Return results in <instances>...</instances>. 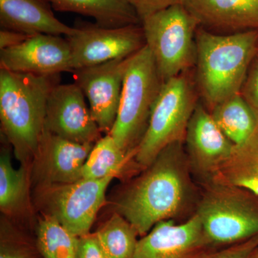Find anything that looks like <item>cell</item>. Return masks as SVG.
Segmentation results:
<instances>
[{
  "mask_svg": "<svg viewBox=\"0 0 258 258\" xmlns=\"http://www.w3.org/2000/svg\"><path fill=\"white\" fill-rule=\"evenodd\" d=\"M183 144L164 148L115 204L116 212L139 235L143 237L159 222L171 220L189 201L191 170Z\"/></svg>",
  "mask_w": 258,
  "mask_h": 258,
  "instance_id": "6da1fadb",
  "label": "cell"
},
{
  "mask_svg": "<svg viewBox=\"0 0 258 258\" xmlns=\"http://www.w3.org/2000/svg\"><path fill=\"white\" fill-rule=\"evenodd\" d=\"M2 29L36 35H64L71 37L77 32L56 18L42 0H0Z\"/></svg>",
  "mask_w": 258,
  "mask_h": 258,
  "instance_id": "e0dca14e",
  "label": "cell"
},
{
  "mask_svg": "<svg viewBox=\"0 0 258 258\" xmlns=\"http://www.w3.org/2000/svg\"><path fill=\"white\" fill-rule=\"evenodd\" d=\"M116 175L103 179H81L70 184L40 185L47 214L55 217L76 237L90 233L97 214L105 203L106 191Z\"/></svg>",
  "mask_w": 258,
  "mask_h": 258,
  "instance_id": "ba28073f",
  "label": "cell"
},
{
  "mask_svg": "<svg viewBox=\"0 0 258 258\" xmlns=\"http://www.w3.org/2000/svg\"><path fill=\"white\" fill-rule=\"evenodd\" d=\"M32 35H26L22 32L1 29L0 31V50L16 46L28 40Z\"/></svg>",
  "mask_w": 258,
  "mask_h": 258,
  "instance_id": "f546056e",
  "label": "cell"
},
{
  "mask_svg": "<svg viewBox=\"0 0 258 258\" xmlns=\"http://www.w3.org/2000/svg\"><path fill=\"white\" fill-rule=\"evenodd\" d=\"M95 144H79L45 128L35 159L41 185L70 184L82 179V170Z\"/></svg>",
  "mask_w": 258,
  "mask_h": 258,
  "instance_id": "9a60e30c",
  "label": "cell"
},
{
  "mask_svg": "<svg viewBox=\"0 0 258 258\" xmlns=\"http://www.w3.org/2000/svg\"><path fill=\"white\" fill-rule=\"evenodd\" d=\"M76 28L74 35L66 37L72 54L73 71L127 58L147 45L142 25L106 28L83 24Z\"/></svg>",
  "mask_w": 258,
  "mask_h": 258,
  "instance_id": "9c48e42d",
  "label": "cell"
},
{
  "mask_svg": "<svg viewBox=\"0 0 258 258\" xmlns=\"http://www.w3.org/2000/svg\"><path fill=\"white\" fill-rule=\"evenodd\" d=\"M27 165L15 169L9 149H2L0 156V209L7 215L23 211L28 201V171Z\"/></svg>",
  "mask_w": 258,
  "mask_h": 258,
  "instance_id": "44dd1931",
  "label": "cell"
},
{
  "mask_svg": "<svg viewBox=\"0 0 258 258\" xmlns=\"http://www.w3.org/2000/svg\"><path fill=\"white\" fill-rule=\"evenodd\" d=\"M76 258H107L96 234L89 233L79 237Z\"/></svg>",
  "mask_w": 258,
  "mask_h": 258,
  "instance_id": "f1b7e54d",
  "label": "cell"
},
{
  "mask_svg": "<svg viewBox=\"0 0 258 258\" xmlns=\"http://www.w3.org/2000/svg\"><path fill=\"white\" fill-rule=\"evenodd\" d=\"M142 25L146 43L163 83L195 66L199 25L181 3L150 15L144 19Z\"/></svg>",
  "mask_w": 258,
  "mask_h": 258,
  "instance_id": "52a82bcc",
  "label": "cell"
},
{
  "mask_svg": "<svg viewBox=\"0 0 258 258\" xmlns=\"http://www.w3.org/2000/svg\"><path fill=\"white\" fill-rule=\"evenodd\" d=\"M45 128L79 144H96L103 137L84 93L76 83H59L52 90L47 99Z\"/></svg>",
  "mask_w": 258,
  "mask_h": 258,
  "instance_id": "8fae6325",
  "label": "cell"
},
{
  "mask_svg": "<svg viewBox=\"0 0 258 258\" xmlns=\"http://www.w3.org/2000/svg\"><path fill=\"white\" fill-rule=\"evenodd\" d=\"M203 185L195 213L212 245H231L258 235V197L231 185Z\"/></svg>",
  "mask_w": 258,
  "mask_h": 258,
  "instance_id": "5b68a950",
  "label": "cell"
},
{
  "mask_svg": "<svg viewBox=\"0 0 258 258\" xmlns=\"http://www.w3.org/2000/svg\"><path fill=\"white\" fill-rule=\"evenodd\" d=\"M199 27L230 33L258 30V0H179Z\"/></svg>",
  "mask_w": 258,
  "mask_h": 258,
  "instance_id": "2e32d148",
  "label": "cell"
},
{
  "mask_svg": "<svg viewBox=\"0 0 258 258\" xmlns=\"http://www.w3.org/2000/svg\"><path fill=\"white\" fill-rule=\"evenodd\" d=\"M210 181L241 188L258 197V130L247 142L235 146Z\"/></svg>",
  "mask_w": 258,
  "mask_h": 258,
  "instance_id": "d6986e66",
  "label": "cell"
},
{
  "mask_svg": "<svg viewBox=\"0 0 258 258\" xmlns=\"http://www.w3.org/2000/svg\"><path fill=\"white\" fill-rule=\"evenodd\" d=\"M128 57L72 72L74 83L87 98L93 119L105 135L110 134L116 118Z\"/></svg>",
  "mask_w": 258,
  "mask_h": 258,
  "instance_id": "4fadbf2b",
  "label": "cell"
},
{
  "mask_svg": "<svg viewBox=\"0 0 258 258\" xmlns=\"http://www.w3.org/2000/svg\"><path fill=\"white\" fill-rule=\"evenodd\" d=\"M210 113L235 147L247 142L258 130L257 117L241 93L222 102Z\"/></svg>",
  "mask_w": 258,
  "mask_h": 258,
  "instance_id": "ffe728a7",
  "label": "cell"
},
{
  "mask_svg": "<svg viewBox=\"0 0 258 258\" xmlns=\"http://www.w3.org/2000/svg\"><path fill=\"white\" fill-rule=\"evenodd\" d=\"M184 142L190 170L203 184L211 181L235 148L208 108L199 103L190 118Z\"/></svg>",
  "mask_w": 258,
  "mask_h": 258,
  "instance_id": "7c38bea8",
  "label": "cell"
},
{
  "mask_svg": "<svg viewBox=\"0 0 258 258\" xmlns=\"http://www.w3.org/2000/svg\"><path fill=\"white\" fill-rule=\"evenodd\" d=\"M257 248L258 235L216 250L210 258H252Z\"/></svg>",
  "mask_w": 258,
  "mask_h": 258,
  "instance_id": "4316f807",
  "label": "cell"
},
{
  "mask_svg": "<svg viewBox=\"0 0 258 258\" xmlns=\"http://www.w3.org/2000/svg\"><path fill=\"white\" fill-rule=\"evenodd\" d=\"M95 234L107 258H134L138 233L118 212H114Z\"/></svg>",
  "mask_w": 258,
  "mask_h": 258,
  "instance_id": "603a6c76",
  "label": "cell"
},
{
  "mask_svg": "<svg viewBox=\"0 0 258 258\" xmlns=\"http://www.w3.org/2000/svg\"><path fill=\"white\" fill-rule=\"evenodd\" d=\"M240 93L258 120V53L251 64Z\"/></svg>",
  "mask_w": 258,
  "mask_h": 258,
  "instance_id": "484cf974",
  "label": "cell"
},
{
  "mask_svg": "<svg viewBox=\"0 0 258 258\" xmlns=\"http://www.w3.org/2000/svg\"><path fill=\"white\" fill-rule=\"evenodd\" d=\"M195 84L189 71L163 83L147 132L134 158L142 169L150 165L164 148L184 142L190 118L198 104Z\"/></svg>",
  "mask_w": 258,
  "mask_h": 258,
  "instance_id": "8992f818",
  "label": "cell"
},
{
  "mask_svg": "<svg viewBox=\"0 0 258 258\" xmlns=\"http://www.w3.org/2000/svg\"><path fill=\"white\" fill-rule=\"evenodd\" d=\"M163 83L147 45L128 57L118 113L109 134L125 154L134 158Z\"/></svg>",
  "mask_w": 258,
  "mask_h": 258,
  "instance_id": "277c9868",
  "label": "cell"
},
{
  "mask_svg": "<svg viewBox=\"0 0 258 258\" xmlns=\"http://www.w3.org/2000/svg\"><path fill=\"white\" fill-rule=\"evenodd\" d=\"M60 74L40 75L0 70L2 134L22 164L36 157L45 131L47 103Z\"/></svg>",
  "mask_w": 258,
  "mask_h": 258,
  "instance_id": "3957f363",
  "label": "cell"
},
{
  "mask_svg": "<svg viewBox=\"0 0 258 258\" xmlns=\"http://www.w3.org/2000/svg\"><path fill=\"white\" fill-rule=\"evenodd\" d=\"M216 250L195 213L179 225L172 220L157 223L138 241L134 258H210Z\"/></svg>",
  "mask_w": 258,
  "mask_h": 258,
  "instance_id": "30bf717a",
  "label": "cell"
},
{
  "mask_svg": "<svg viewBox=\"0 0 258 258\" xmlns=\"http://www.w3.org/2000/svg\"><path fill=\"white\" fill-rule=\"evenodd\" d=\"M54 9L90 17L97 25L118 28L141 23L128 0H47Z\"/></svg>",
  "mask_w": 258,
  "mask_h": 258,
  "instance_id": "ac0fdd59",
  "label": "cell"
},
{
  "mask_svg": "<svg viewBox=\"0 0 258 258\" xmlns=\"http://www.w3.org/2000/svg\"><path fill=\"white\" fill-rule=\"evenodd\" d=\"M36 242L43 258H76L79 237L55 217L44 213L37 223Z\"/></svg>",
  "mask_w": 258,
  "mask_h": 258,
  "instance_id": "cb8c5ba5",
  "label": "cell"
},
{
  "mask_svg": "<svg viewBox=\"0 0 258 258\" xmlns=\"http://www.w3.org/2000/svg\"><path fill=\"white\" fill-rule=\"evenodd\" d=\"M0 70L40 76L72 73L69 42L59 35H32L16 46L0 50Z\"/></svg>",
  "mask_w": 258,
  "mask_h": 258,
  "instance_id": "5bb4252c",
  "label": "cell"
},
{
  "mask_svg": "<svg viewBox=\"0 0 258 258\" xmlns=\"http://www.w3.org/2000/svg\"><path fill=\"white\" fill-rule=\"evenodd\" d=\"M0 258H43L36 240L34 242L23 234L2 225Z\"/></svg>",
  "mask_w": 258,
  "mask_h": 258,
  "instance_id": "d4e9b609",
  "label": "cell"
},
{
  "mask_svg": "<svg viewBox=\"0 0 258 258\" xmlns=\"http://www.w3.org/2000/svg\"><path fill=\"white\" fill-rule=\"evenodd\" d=\"M196 45L195 83L204 105L211 112L241 93L258 53V30L220 35L199 27Z\"/></svg>",
  "mask_w": 258,
  "mask_h": 258,
  "instance_id": "7a4b0ae2",
  "label": "cell"
},
{
  "mask_svg": "<svg viewBox=\"0 0 258 258\" xmlns=\"http://www.w3.org/2000/svg\"><path fill=\"white\" fill-rule=\"evenodd\" d=\"M132 159L107 134L95 144L90 153L83 167L82 179H103L113 174L118 176Z\"/></svg>",
  "mask_w": 258,
  "mask_h": 258,
  "instance_id": "7402d4cb",
  "label": "cell"
},
{
  "mask_svg": "<svg viewBox=\"0 0 258 258\" xmlns=\"http://www.w3.org/2000/svg\"><path fill=\"white\" fill-rule=\"evenodd\" d=\"M138 15L141 23L158 11L179 3V0H128Z\"/></svg>",
  "mask_w": 258,
  "mask_h": 258,
  "instance_id": "83f0119b",
  "label": "cell"
},
{
  "mask_svg": "<svg viewBox=\"0 0 258 258\" xmlns=\"http://www.w3.org/2000/svg\"><path fill=\"white\" fill-rule=\"evenodd\" d=\"M252 258H258V248L256 249V251L254 252Z\"/></svg>",
  "mask_w": 258,
  "mask_h": 258,
  "instance_id": "4dcf8cb0",
  "label": "cell"
}]
</instances>
